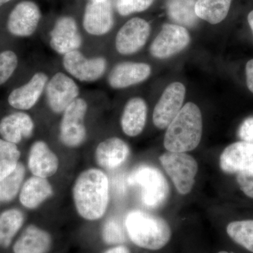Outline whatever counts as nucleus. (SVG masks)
<instances>
[{
	"label": "nucleus",
	"mask_w": 253,
	"mask_h": 253,
	"mask_svg": "<svg viewBox=\"0 0 253 253\" xmlns=\"http://www.w3.org/2000/svg\"><path fill=\"white\" fill-rule=\"evenodd\" d=\"M49 44L51 49L63 56L79 49L83 38L76 20L71 16L59 18L50 32Z\"/></svg>",
	"instance_id": "obj_13"
},
{
	"label": "nucleus",
	"mask_w": 253,
	"mask_h": 253,
	"mask_svg": "<svg viewBox=\"0 0 253 253\" xmlns=\"http://www.w3.org/2000/svg\"><path fill=\"white\" fill-rule=\"evenodd\" d=\"M45 93L50 109L59 114L79 98L80 89L74 80L65 73L59 72L48 81Z\"/></svg>",
	"instance_id": "obj_8"
},
{
	"label": "nucleus",
	"mask_w": 253,
	"mask_h": 253,
	"mask_svg": "<svg viewBox=\"0 0 253 253\" xmlns=\"http://www.w3.org/2000/svg\"><path fill=\"white\" fill-rule=\"evenodd\" d=\"M73 199L78 214L87 221L101 219L109 202V181L102 170L90 168L78 176L73 186Z\"/></svg>",
	"instance_id": "obj_1"
},
{
	"label": "nucleus",
	"mask_w": 253,
	"mask_h": 253,
	"mask_svg": "<svg viewBox=\"0 0 253 253\" xmlns=\"http://www.w3.org/2000/svg\"><path fill=\"white\" fill-rule=\"evenodd\" d=\"M28 166L33 175L47 179L57 172L59 160L45 141L38 140L30 149Z\"/></svg>",
	"instance_id": "obj_17"
},
{
	"label": "nucleus",
	"mask_w": 253,
	"mask_h": 253,
	"mask_svg": "<svg viewBox=\"0 0 253 253\" xmlns=\"http://www.w3.org/2000/svg\"><path fill=\"white\" fill-rule=\"evenodd\" d=\"M201 110L192 102L186 103L167 127L164 146L170 152L186 153L198 147L202 138Z\"/></svg>",
	"instance_id": "obj_2"
},
{
	"label": "nucleus",
	"mask_w": 253,
	"mask_h": 253,
	"mask_svg": "<svg viewBox=\"0 0 253 253\" xmlns=\"http://www.w3.org/2000/svg\"><path fill=\"white\" fill-rule=\"evenodd\" d=\"M9 1H11V0H0V6L6 4V3L9 2Z\"/></svg>",
	"instance_id": "obj_38"
},
{
	"label": "nucleus",
	"mask_w": 253,
	"mask_h": 253,
	"mask_svg": "<svg viewBox=\"0 0 253 253\" xmlns=\"http://www.w3.org/2000/svg\"><path fill=\"white\" fill-rule=\"evenodd\" d=\"M17 55L14 51L6 50L0 53V85L9 81L17 68Z\"/></svg>",
	"instance_id": "obj_31"
},
{
	"label": "nucleus",
	"mask_w": 253,
	"mask_h": 253,
	"mask_svg": "<svg viewBox=\"0 0 253 253\" xmlns=\"http://www.w3.org/2000/svg\"><path fill=\"white\" fill-rule=\"evenodd\" d=\"M154 0H117L116 9L121 16H128L149 9Z\"/></svg>",
	"instance_id": "obj_32"
},
{
	"label": "nucleus",
	"mask_w": 253,
	"mask_h": 253,
	"mask_svg": "<svg viewBox=\"0 0 253 253\" xmlns=\"http://www.w3.org/2000/svg\"><path fill=\"white\" fill-rule=\"evenodd\" d=\"M130 156V148L121 138L111 137L98 144L95 160L100 168L108 170L121 167Z\"/></svg>",
	"instance_id": "obj_19"
},
{
	"label": "nucleus",
	"mask_w": 253,
	"mask_h": 253,
	"mask_svg": "<svg viewBox=\"0 0 253 253\" xmlns=\"http://www.w3.org/2000/svg\"><path fill=\"white\" fill-rule=\"evenodd\" d=\"M128 182L139 190L141 202L146 207H161L169 197L167 179L154 166L144 164L134 168L128 177Z\"/></svg>",
	"instance_id": "obj_4"
},
{
	"label": "nucleus",
	"mask_w": 253,
	"mask_h": 253,
	"mask_svg": "<svg viewBox=\"0 0 253 253\" xmlns=\"http://www.w3.org/2000/svg\"><path fill=\"white\" fill-rule=\"evenodd\" d=\"M151 73V66L147 63L126 61L113 67L108 82L113 89H125L146 81Z\"/></svg>",
	"instance_id": "obj_18"
},
{
	"label": "nucleus",
	"mask_w": 253,
	"mask_h": 253,
	"mask_svg": "<svg viewBox=\"0 0 253 253\" xmlns=\"http://www.w3.org/2000/svg\"><path fill=\"white\" fill-rule=\"evenodd\" d=\"M20 157L21 151L16 144L0 139V181L14 172Z\"/></svg>",
	"instance_id": "obj_28"
},
{
	"label": "nucleus",
	"mask_w": 253,
	"mask_h": 253,
	"mask_svg": "<svg viewBox=\"0 0 253 253\" xmlns=\"http://www.w3.org/2000/svg\"><path fill=\"white\" fill-rule=\"evenodd\" d=\"M52 246V238L48 231L30 224L15 242L14 253H48Z\"/></svg>",
	"instance_id": "obj_21"
},
{
	"label": "nucleus",
	"mask_w": 253,
	"mask_h": 253,
	"mask_svg": "<svg viewBox=\"0 0 253 253\" xmlns=\"http://www.w3.org/2000/svg\"><path fill=\"white\" fill-rule=\"evenodd\" d=\"M218 253H234L232 252H227V251H220V252H219Z\"/></svg>",
	"instance_id": "obj_39"
},
{
	"label": "nucleus",
	"mask_w": 253,
	"mask_h": 253,
	"mask_svg": "<svg viewBox=\"0 0 253 253\" xmlns=\"http://www.w3.org/2000/svg\"><path fill=\"white\" fill-rule=\"evenodd\" d=\"M147 104L142 98H131L126 102L121 116V125L126 135L134 137L144 130L147 119Z\"/></svg>",
	"instance_id": "obj_23"
},
{
	"label": "nucleus",
	"mask_w": 253,
	"mask_h": 253,
	"mask_svg": "<svg viewBox=\"0 0 253 253\" xmlns=\"http://www.w3.org/2000/svg\"><path fill=\"white\" fill-rule=\"evenodd\" d=\"M125 226L131 242L149 251L163 249L172 237V230L166 219L138 210L128 213Z\"/></svg>",
	"instance_id": "obj_3"
},
{
	"label": "nucleus",
	"mask_w": 253,
	"mask_h": 253,
	"mask_svg": "<svg viewBox=\"0 0 253 253\" xmlns=\"http://www.w3.org/2000/svg\"><path fill=\"white\" fill-rule=\"evenodd\" d=\"M246 74L248 88L253 94V59L246 63Z\"/></svg>",
	"instance_id": "obj_35"
},
{
	"label": "nucleus",
	"mask_w": 253,
	"mask_h": 253,
	"mask_svg": "<svg viewBox=\"0 0 253 253\" xmlns=\"http://www.w3.org/2000/svg\"><path fill=\"white\" fill-rule=\"evenodd\" d=\"M248 21H249L250 27H251L253 34V10L249 13V16H248Z\"/></svg>",
	"instance_id": "obj_37"
},
{
	"label": "nucleus",
	"mask_w": 253,
	"mask_h": 253,
	"mask_svg": "<svg viewBox=\"0 0 253 253\" xmlns=\"http://www.w3.org/2000/svg\"><path fill=\"white\" fill-rule=\"evenodd\" d=\"M151 27L141 18H132L125 23L116 37V48L119 54H135L144 47L149 39Z\"/></svg>",
	"instance_id": "obj_11"
},
{
	"label": "nucleus",
	"mask_w": 253,
	"mask_h": 253,
	"mask_svg": "<svg viewBox=\"0 0 253 253\" xmlns=\"http://www.w3.org/2000/svg\"><path fill=\"white\" fill-rule=\"evenodd\" d=\"M39 6L32 1L18 3L10 13L7 29L13 36L28 38L33 36L41 19Z\"/></svg>",
	"instance_id": "obj_12"
},
{
	"label": "nucleus",
	"mask_w": 253,
	"mask_h": 253,
	"mask_svg": "<svg viewBox=\"0 0 253 253\" xmlns=\"http://www.w3.org/2000/svg\"><path fill=\"white\" fill-rule=\"evenodd\" d=\"M26 175V168L18 163L14 172L0 181V202H9L15 199L22 187Z\"/></svg>",
	"instance_id": "obj_27"
},
{
	"label": "nucleus",
	"mask_w": 253,
	"mask_h": 253,
	"mask_svg": "<svg viewBox=\"0 0 253 253\" xmlns=\"http://www.w3.org/2000/svg\"><path fill=\"white\" fill-rule=\"evenodd\" d=\"M219 166L228 174L253 172V144L241 141L229 145L221 153Z\"/></svg>",
	"instance_id": "obj_15"
},
{
	"label": "nucleus",
	"mask_w": 253,
	"mask_h": 253,
	"mask_svg": "<svg viewBox=\"0 0 253 253\" xmlns=\"http://www.w3.org/2000/svg\"><path fill=\"white\" fill-rule=\"evenodd\" d=\"M23 223L24 215L19 210L13 208L0 214V247H9Z\"/></svg>",
	"instance_id": "obj_26"
},
{
	"label": "nucleus",
	"mask_w": 253,
	"mask_h": 253,
	"mask_svg": "<svg viewBox=\"0 0 253 253\" xmlns=\"http://www.w3.org/2000/svg\"><path fill=\"white\" fill-rule=\"evenodd\" d=\"M185 94V86L179 82L171 83L166 88L153 114L156 127L161 129L168 127L183 107Z\"/></svg>",
	"instance_id": "obj_10"
},
{
	"label": "nucleus",
	"mask_w": 253,
	"mask_h": 253,
	"mask_svg": "<svg viewBox=\"0 0 253 253\" xmlns=\"http://www.w3.org/2000/svg\"><path fill=\"white\" fill-rule=\"evenodd\" d=\"M125 224L115 217H110L105 221L101 229V238L105 244L109 246L123 245L127 239Z\"/></svg>",
	"instance_id": "obj_30"
},
{
	"label": "nucleus",
	"mask_w": 253,
	"mask_h": 253,
	"mask_svg": "<svg viewBox=\"0 0 253 253\" xmlns=\"http://www.w3.org/2000/svg\"><path fill=\"white\" fill-rule=\"evenodd\" d=\"M190 42L191 37L185 28L166 23L150 46V54L156 59H168L186 49Z\"/></svg>",
	"instance_id": "obj_7"
},
{
	"label": "nucleus",
	"mask_w": 253,
	"mask_h": 253,
	"mask_svg": "<svg viewBox=\"0 0 253 253\" xmlns=\"http://www.w3.org/2000/svg\"><path fill=\"white\" fill-rule=\"evenodd\" d=\"M239 136L243 141L253 144V118L245 120L240 126Z\"/></svg>",
	"instance_id": "obj_34"
},
{
	"label": "nucleus",
	"mask_w": 253,
	"mask_h": 253,
	"mask_svg": "<svg viewBox=\"0 0 253 253\" xmlns=\"http://www.w3.org/2000/svg\"><path fill=\"white\" fill-rule=\"evenodd\" d=\"M159 160L178 192L181 195L189 194L199 170L194 158L186 153L168 151L161 155Z\"/></svg>",
	"instance_id": "obj_5"
},
{
	"label": "nucleus",
	"mask_w": 253,
	"mask_h": 253,
	"mask_svg": "<svg viewBox=\"0 0 253 253\" xmlns=\"http://www.w3.org/2000/svg\"><path fill=\"white\" fill-rule=\"evenodd\" d=\"M197 0H168L166 9L173 22L184 28H194L199 23L196 14Z\"/></svg>",
	"instance_id": "obj_24"
},
{
	"label": "nucleus",
	"mask_w": 253,
	"mask_h": 253,
	"mask_svg": "<svg viewBox=\"0 0 253 253\" xmlns=\"http://www.w3.org/2000/svg\"><path fill=\"white\" fill-rule=\"evenodd\" d=\"M87 110L85 100L79 97L63 111L59 126V139L66 147L78 148L85 141Z\"/></svg>",
	"instance_id": "obj_6"
},
{
	"label": "nucleus",
	"mask_w": 253,
	"mask_h": 253,
	"mask_svg": "<svg viewBox=\"0 0 253 253\" xmlns=\"http://www.w3.org/2000/svg\"><path fill=\"white\" fill-rule=\"evenodd\" d=\"M232 0H197L196 14L198 17L215 25L225 19Z\"/></svg>",
	"instance_id": "obj_25"
},
{
	"label": "nucleus",
	"mask_w": 253,
	"mask_h": 253,
	"mask_svg": "<svg viewBox=\"0 0 253 253\" xmlns=\"http://www.w3.org/2000/svg\"><path fill=\"white\" fill-rule=\"evenodd\" d=\"M83 24L91 36H101L109 33L114 25L111 0H89L84 10Z\"/></svg>",
	"instance_id": "obj_14"
},
{
	"label": "nucleus",
	"mask_w": 253,
	"mask_h": 253,
	"mask_svg": "<svg viewBox=\"0 0 253 253\" xmlns=\"http://www.w3.org/2000/svg\"><path fill=\"white\" fill-rule=\"evenodd\" d=\"M63 66L78 81L93 83L104 76L107 68V61L101 56L87 59L76 50L63 56Z\"/></svg>",
	"instance_id": "obj_9"
},
{
	"label": "nucleus",
	"mask_w": 253,
	"mask_h": 253,
	"mask_svg": "<svg viewBox=\"0 0 253 253\" xmlns=\"http://www.w3.org/2000/svg\"><path fill=\"white\" fill-rule=\"evenodd\" d=\"M226 232L234 242L253 253V219L232 221L228 224Z\"/></svg>",
	"instance_id": "obj_29"
},
{
	"label": "nucleus",
	"mask_w": 253,
	"mask_h": 253,
	"mask_svg": "<svg viewBox=\"0 0 253 253\" xmlns=\"http://www.w3.org/2000/svg\"><path fill=\"white\" fill-rule=\"evenodd\" d=\"M236 181L241 191L253 199V172L239 173L236 176Z\"/></svg>",
	"instance_id": "obj_33"
},
{
	"label": "nucleus",
	"mask_w": 253,
	"mask_h": 253,
	"mask_svg": "<svg viewBox=\"0 0 253 253\" xmlns=\"http://www.w3.org/2000/svg\"><path fill=\"white\" fill-rule=\"evenodd\" d=\"M48 81L49 78L45 73H36L26 84L10 93L8 103L16 109L21 111L31 109L41 99Z\"/></svg>",
	"instance_id": "obj_16"
},
{
	"label": "nucleus",
	"mask_w": 253,
	"mask_h": 253,
	"mask_svg": "<svg viewBox=\"0 0 253 253\" xmlns=\"http://www.w3.org/2000/svg\"><path fill=\"white\" fill-rule=\"evenodd\" d=\"M54 194L51 183L45 178L33 175L23 183L19 201L23 207L36 209Z\"/></svg>",
	"instance_id": "obj_22"
},
{
	"label": "nucleus",
	"mask_w": 253,
	"mask_h": 253,
	"mask_svg": "<svg viewBox=\"0 0 253 253\" xmlns=\"http://www.w3.org/2000/svg\"><path fill=\"white\" fill-rule=\"evenodd\" d=\"M104 253H131L129 249L124 245H118L106 250Z\"/></svg>",
	"instance_id": "obj_36"
},
{
	"label": "nucleus",
	"mask_w": 253,
	"mask_h": 253,
	"mask_svg": "<svg viewBox=\"0 0 253 253\" xmlns=\"http://www.w3.org/2000/svg\"><path fill=\"white\" fill-rule=\"evenodd\" d=\"M34 129V121L26 113H11L0 121V135L4 140L14 144L31 137Z\"/></svg>",
	"instance_id": "obj_20"
}]
</instances>
